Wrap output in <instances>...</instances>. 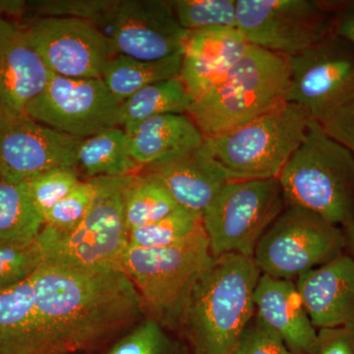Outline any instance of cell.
I'll return each instance as SVG.
<instances>
[{
	"label": "cell",
	"mask_w": 354,
	"mask_h": 354,
	"mask_svg": "<svg viewBox=\"0 0 354 354\" xmlns=\"http://www.w3.org/2000/svg\"><path fill=\"white\" fill-rule=\"evenodd\" d=\"M261 274L253 257H213L179 319L196 354L234 353L255 313L254 292Z\"/></svg>",
	"instance_id": "6da1fadb"
},
{
	"label": "cell",
	"mask_w": 354,
	"mask_h": 354,
	"mask_svg": "<svg viewBox=\"0 0 354 354\" xmlns=\"http://www.w3.org/2000/svg\"><path fill=\"white\" fill-rule=\"evenodd\" d=\"M288 88L286 58L250 44L220 83L193 101L187 114L205 138L216 136L278 108Z\"/></svg>",
	"instance_id": "7a4b0ae2"
},
{
	"label": "cell",
	"mask_w": 354,
	"mask_h": 354,
	"mask_svg": "<svg viewBox=\"0 0 354 354\" xmlns=\"http://www.w3.org/2000/svg\"><path fill=\"white\" fill-rule=\"evenodd\" d=\"M286 206L299 207L344 230L354 221V155L316 120L279 177Z\"/></svg>",
	"instance_id": "3957f363"
},
{
	"label": "cell",
	"mask_w": 354,
	"mask_h": 354,
	"mask_svg": "<svg viewBox=\"0 0 354 354\" xmlns=\"http://www.w3.org/2000/svg\"><path fill=\"white\" fill-rule=\"evenodd\" d=\"M312 120L306 109L286 102L243 127L207 137L201 147L230 181L279 179Z\"/></svg>",
	"instance_id": "277c9868"
},
{
	"label": "cell",
	"mask_w": 354,
	"mask_h": 354,
	"mask_svg": "<svg viewBox=\"0 0 354 354\" xmlns=\"http://www.w3.org/2000/svg\"><path fill=\"white\" fill-rule=\"evenodd\" d=\"M212 260L208 236L202 227L171 246L143 248L128 243L120 267L153 320L178 325L193 286Z\"/></svg>",
	"instance_id": "5b68a950"
},
{
	"label": "cell",
	"mask_w": 354,
	"mask_h": 354,
	"mask_svg": "<svg viewBox=\"0 0 354 354\" xmlns=\"http://www.w3.org/2000/svg\"><path fill=\"white\" fill-rule=\"evenodd\" d=\"M100 178L99 197L75 227L59 232L44 225L37 236L44 262L77 269L121 270L129 234L123 194L130 176Z\"/></svg>",
	"instance_id": "8992f818"
},
{
	"label": "cell",
	"mask_w": 354,
	"mask_h": 354,
	"mask_svg": "<svg viewBox=\"0 0 354 354\" xmlns=\"http://www.w3.org/2000/svg\"><path fill=\"white\" fill-rule=\"evenodd\" d=\"M286 208L279 179L228 181L202 216L213 257H253L266 230Z\"/></svg>",
	"instance_id": "52a82bcc"
},
{
	"label": "cell",
	"mask_w": 354,
	"mask_h": 354,
	"mask_svg": "<svg viewBox=\"0 0 354 354\" xmlns=\"http://www.w3.org/2000/svg\"><path fill=\"white\" fill-rule=\"evenodd\" d=\"M344 249L342 228L308 209L286 206L261 237L253 259L262 274L291 281L339 257Z\"/></svg>",
	"instance_id": "ba28073f"
},
{
	"label": "cell",
	"mask_w": 354,
	"mask_h": 354,
	"mask_svg": "<svg viewBox=\"0 0 354 354\" xmlns=\"http://www.w3.org/2000/svg\"><path fill=\"white\" fill-rule=\"evenodd\" d=\"M328 13L314 0H237V29L249 44L292 57L334 34Z\"/></svg>",
	"instance_id": "9c48e42d"
},
{
	"label": "cell",
	"mask_w": 354,
	"mask_h": 354,
	"mask_svg": "<svg viewBox=\"0 0 354 354\" xmlns=\"http://www.w3.org/2000/svg\"><path fill=\"white\" fill-rule=\"evenodd\" d=\"M120 106L102 78H67L51 73L25 113L58 132L84 140L120 127Z\"/></svg>",
	"instance_id": "30bf717a"
},
{
	"label": "cell",
	"mask_w": 354,
	"mask_h": 354,
	"mask_svg": "<svg viewBox=\"0 0 354 354\" xmlns=\"http://www.w3.org/2000/svg\"><path fill=\"white\" fill-rule=\"evenodd\" d=\"M286 58L290 68L286 102L306 109L314 120H323L354 91V46L335 32Z\"/></svg>",
	"instance_id": "8fae6325"
},
{
	"label": "cell",
	"mask_w": 354,
	"mask_h": 354,
	"mask_svg": "<svg viewBox=\"0 0 354 354\" xmlns=\"http://www.w3.org/2000/svg\"><path fill=\"white\" fill-rule=\"evenodd\" d=\"M46 68L67 78H102L115 53L106 34L88 21L32 17L22 26Z\"/></svg>",
	"instance_id": "7c38bea8"
},
{
	"label": "cell",
	"mask_w": 354,
	"mask_h": 354,
	"mask_svg": "<svg viewBox=\"0 0 354 354\" xmlns=\"http://www.w3.org/2000/svg\"><path fill=\"white\" fill-rule=\"evenodd\" d=\"M104 26L115 55L148 62L183 53L189 35L167 0H115Z\"/></svg>",
	"instance_id": "4fadbf2b"
},
{
	"label": "cell",
	"mask_w": 354,
	"mask_h": 354,
	"mask_svg": "<svg viewBox=\"0 0 354 354\" xmlns=\"http://www.w3.org/2000/svg\"><path fill=\"white\" fill-rule=\"evenodd\" d=\"M81 142L26 113L7 111L0 123V178L24 183L50 169H77Z\"/></svg>",
	"instance_id": "5bb4252c"
},
{
	"label": "cell",
	"mask_w": 354,
	"mask_h": 354,
	"mask_svg": "<svg viewBox=\"0 0 354 354\" xmlns=\"http://www.w3.org/2000/svg\"><path fill=\"white\" fill-rule=\"evenodd\" d=\"M249 46L237 28L189 32L178 76L193 100L220 83L243 57Z\"/></svg>",
	"instance_id": "9a60e30c"
},
{
	"label": "cell",
	"mask_w": 354,
	"mask_h": 354,
	"mask_svg": "<svg viewBox=\"0 0 354 354\" xmlns=\"http://www.w3.org/2000/svg\"><path fill=\"white\" fill-rule=\"evenodd\" d=\"M297 286L316 329L354 326V258L342 254L298 277Z\"/></svg>",
	"instance_id": "2e32d148"
},
{
	"label": "cell",
	"mask_w": 354,
	"mask_h": 354,
	"mask_svg": "<svg viewBox=\"0 0 354 354\" xmlns=\"http://www.w3.org/2000/svg\"><path fill=\"white\" fill-rule=\"evenodd\" d=\"M50 75L22 26L0 15V102L7 111L25 113Z\"/></svg>",
	"instance_id": "e0dca14e"
},
{
	"label": "cell",
	"mask_w": 354,
	"mask_h": 354,
	"mask_svg": "<svg viewBox=\"0 0 354 354\" xmlns=\"http://www.w3.org/2000/svg\"><path fill=\"white\" fill-rule=\"evenodd\" d=\"M141 172L158 181L179 207L201 216L230 181L202 147L186 155L147 165Z\"/></svg>",
	"instance_id": "ac0fdd59"
},
{
	"label": "cell",
	"mask_w": 354,
	"mask_h": 354,
	"mask_svg": "<svg viewBox=\"0 0 354 354\" xmlns=\"http://www.w3.org/2000/svg\"><path fill=\"white\" fill-rule=\"evenodd\" d=\"M255 312L295 354H311L318 330L314 327L297 283L262 274L254 292Z\"/></svg>",
	"instance_id": "d6986e66"
},
{
	"label": "cell",
	"mask_w": 354,
	"mask_h": 354,
	"mask_svg": "<svg viewBox=\"0 0 354 354\" xmlns=\"http://www.w3.org/2000/svg\"><path fill=\"white\" fill-rule=\"evenodd\" d=\"M127 133L130 155L142 169L193 152L205 139L187 113L155 116Z\"/></svg>",
	"instance_id": "ffe728a7"
},
{
	"label": "cell",
	"mask_w": 354,
	"mask_h": 354,
	"mask_svg": "<svg viewBox=\"0 0 354 354\" xmlns=\"http://www.w3.org/2000/svg\"><path fill=\"white\" fill-rule=\"evenodd\" d=\"M78 167L88 178L131 176L142 169L130 155L127 133L120 127L82 140L77 153Z\"/></svg>",
	"instance_id": "44dd1931"
},
{
	"label": "cell",
	"mask_w": 354,
	"mask_h": 354,
	"mask_svg": "<svg viewBox=\"0 0 354 354\" xmlns=\"http://www.w3.org/2000/svg\"><path fill=\"white\" fill-rule=\"evenodd\" d=\"M183 53L148 62L116 55L108 62L102 79L120 104L142 88L179 75Z\"/></svg>",
	"instance_id": "7402d4cb"
},
{
	"label": "cell",
	"mask_w": 354,
	"mask_h": 354,
	"mask_svg": "<svg viewBox=\"0 0 354 354\" xmlns=\"http://www.w3.org/2000/svg\"><path fill=\"white\" fill-rule=\"evenodd\" d=\"M193 97L179 76L142 88L121 104L118 125L129 131L147 120L169 113H187Z\"/></svg>",
	"instance_id": "603a6c76"
},
{
	"label": "cell",
	"mask_w": 354,
	"mask_h": 354,
	"mask_svg": "<svg viewBox=\"0 0 354 354\" xmlns=\"http://www.w3.org/2000/svg\"><path fill=\"white\" fill-rule=\"evenodd\" d=\"M123 198L128 234L160 221L179 207L158 181L141 171L130 176Z\"/></svg>",
	"instance_id": "cb8c5ba5"
},
{
	"label": "cell",
	"mask_w": 354,
	"mask_h": 354,
	"mask_svg": "<svg viewBox=\"0 0 354 354\" xmlns=\"http://www.w3.org/2000/svg\"><path fill=\"white\" fill-rule=\"evenodd\" d=\"M44 227L24 183L0 178V241H32Z\"/></svg>",
	"instance_id": "d4e9b609"
},
{
	"label": "cell",
	"mask_w": 354,
	"mask_h": 354,
	"mask_svg": "<svg viewBox=\"0 0 354 354\" xmlns=\"http://www.w3.org/2000/svg\"><path fill=\"white\" fill-rule=\"evenodd\" d=\"M202 227L201 215L178 207L160 221L130 232L128 243L143 248L171 246L185 241Z\"/></svg>",
	"instance_id": "484cf974"
},
{
	"label": "cell",
	"mask_w": 354,
	"mask_h": 354,
	"mask_svg": "<svg viewBox=\"0 0 354 354\" xmlns=\"http://www.w3.org/2000/svg\"><path fill=\"white\" fill-rule=\"evenodd\" d=\"M171 6L187 31L237 28V0H174Z\"/></svg>",
	"instance_id": "4316f807"
},
{
	"label": "cell",
	"mask_w": 354,
	"mask_h": 354,
	"mask_svg": "<svg viewBox=\"0 0 354 354\" xmlns=\"http://www.w3.org/2000/svg\"><path fill=\"white\" fill-rule=\"evenodd\" d=\"M44 263L37 239L0 241V291L27 281Z\"/></svg>",
	"instance_id": "83f0119b"
},
{
	"label": "cell",
	"mask_w": 354,
	"mask_h": 354,
	"mask_svg": "<svg viewBox=\"0 0 354 354\" xmlns=\"http://www.w3.org/2000/svg\"><path fill=\"white\" fill-rule=\"evenodd\" d=\"M101 186V178L81 180L62 201L44 215V225L59 232H67L75 227L94 206Z\"/></svg>",
	"instance_id": "f1b7e54d"
},
{
	"label": "cell",
	"mask_w": 354,
	"mask_h": 354,
	"mask_svg": "<svg viewBox=\"0 0 354 354\" xmlns=\"http://www.w3.org/2000/svg\"><path fill=\"white\" fill-rule=\"evenodd\" d=\"M80 181L77 169L58 167L44 172L25 184L32 204L44 218Z\"/></svg>",
	"instance_id": "f546056e"
},
{
	"label": "cell",
	"mask_w": 354,
	"mask_h": 354,
	"mask_svg": "<svg viewBox=\"0 0 354 354\" xmlns=\"http://www.w3.org/2000/svg\"><path fill=\"white\" fill-rule=\"evenodd\" d=\"M115 0H46L28 2L34 17L76 18L95 26L106 25Z\"/></svg>",
	"instance_id": "4dcf8cb0"
},
{
	"label": "cell",
	"mask_w": 354,
	"mask_h": 354,
	"mask_svg": "<svg viewBox=\"0 0 354 354\" xmlns=\"http://www.w3.org/2000/svg\"><path fill=\"white\" fill-rule=\"evenodd\" d=\"M232 354H295L277 333L254 315Z\"/></svg>",
	"instance_id": "1f68e13d"
},
{
	"label": "cell",
	"mask_w": 354,
	"mask_h": 354,
	"mask_svg": "<svg viewBox=\"0 0 354 354\" xmlns=\"http://www.w3.org/2000/svg\"><path fill=\"white\" fill-rule=\"evenodd\" d=\"M164 344L160 325L150 319L118 342L109 354H162Z\"/></svg>",
	"instance_id": "d6a6232c"
},
{
	"label": "cell",
	"mask_w": 354,
	"mask_h": 354,
	"mask_svg": "<svg viewBox=\"0 0 354 354\" xmlns=\"http://www.w3.org/2000/svg\"><path fill=\"white\" fill-rule=\"evenodd\" d=\"M317 122L328 136L346 147L354 155V91L323 120Z\"/></svg>",
	"instance_id": "836d02e7"
},
{
	"label": "cell",
	"mask_w": 354,
	"mask_h": 354,
	"mask_svg": "<svg viewBox=\"0 0 354 354\" xmlns=\"http://www.w3.org/2000/svg\"><path fill=\"white\" fill-rule=\"evenodd\" d=\"M311 354H354V326L318 330Z\"/></svg>",
	"instance_id": "e575fe53"
},
{
	"label": "cell",
	"mask_w": 354,
	"mask_h": 354,
	"mask_svg": "<svg viewBox=\"0 0 354 354\" xmlns=\"http://www.w3.org/2000/svg\"><path fill=\"white\" fill-rule=\"evenodd\" d=\"M334 32L354 46V8L346 9L335 18Z\"/></svg>",
	"instance_id": "d590c367"
},
{
	"label": "cell",
	"mask_w": 354,
	"mask_h": 354,
	"mask_svg": "<svg viewBox=\"0 0 354 354\" xmlns=\"http://www.w3.org/2000/svg\"><path fill=\"white\" fill-rule=\"evenodd\" d=\"M344 232L346 235V248H348L354 255V221L348 227L344 228Z\"/></svg>",
	"instance_id": "8d00e7d4"
},
{
	"label": "cell",
	"mask_w": 354,
	"mask_h": 354,
	"mask_svg": "<svg viewBox=\"0 0 354 354\" xmlns=\"http://www.w3.org/2000/svg\"><path fill=\"white\" fill-rule=\"evenodd\" d=\"M6 113L7 109L6 106H4L3 104H2L1 102H0V123H1L2 120H3L4 116H6Z\"/></svg>",
	"instance_id": "74e56055"
}]
</instances>
